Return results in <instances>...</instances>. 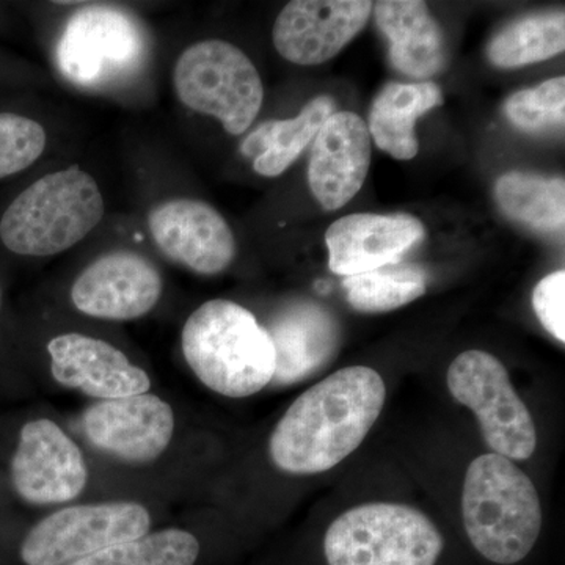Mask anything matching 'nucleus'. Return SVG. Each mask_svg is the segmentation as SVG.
Masks as SVG:
<instances>
[{
	"mask_svg": "<svg viewBox=\"0 0 565 565\" xmlns=\"http://www.w3.org/2000/svg\"><path fill=\"white\" fill-rule=\"evenodd\" d=\"M444 537L412 505L367 503L349 509L323 541L329 565H435Z\"/></svg>",
	"mask_w": 565,
	"mask_h": 565,
	"instance_id": "obj_5",
	"label": "nucleus"
},
{
	"mask_svg": "<svg viewBox=\"0 0 565 565\" xmlns=\"http://www.w3.org/2000/svg\"><path fill=\"white\" fill-rule=\"evenodd\" d=\"M148 226L159 250L193 273L221 274L236 256L228 222L202 200H167L152 207Z\"/></svg>",
	"mask_w": 565,
	"mask_h": 565,
	"instance_id": "obj_12",
	"label": "nucleus"
},
{
	"mask_svg": "<svg viewBox=\"0 0 565 565\" xmlns=\"http://www.w3.org/2000/svg\"><path fill=\"white\" fill-rule=\"evenodd\" d=\"M145 54L139 22L114 7L77 10L57 46L63 76L84 88H104L131 76Z\"/></svg>",
	"mask_w": 565,
	"mask_h": 565,
	"instance_id": "obj_8",
	"label": "nucleus"
},
{
	"mask_svg": "<svg viewBox=\"0 0 565 565\" xmlns=\"http://www.w3.org/2000/svg\"><path fill=\"white\" fill-rule=\"evenodd\" d=\"M504 111L512 125L526 132H542L564 126V77L545 81L531 90L514 93L505 102Z\"/></svg>",
	"mask_w": 565,
	"mask_h": 565,
	"instance_id": "obj_27",
	"label": "nucleus"
},
{
	"mask_svg": "<svg viewBox=\"0 0 565 565\" xmlns=\"http://www.w3.org/2000/svg\"><path fill=\"white\" fill-rule=\"evenodd\" d=\"M444 104V93L434 82H390L370 110V129L375 145L393 158L408 161L418 154L415 122L426 111Z\"/></svg>",
	"mask_w": 565,
	"mask_h": 565,
	"instance_id": "obj_20",
	"label": "nucleus"
},
{
	"mask_svg": "<svg viewBox=\"0 0 565 565\" xmlns=\"http://www.w3.org/2000/svg\"><path fill=\"white\" fill-rule=\"evenodd\" d=\"M46 145L41 122L18 111L0 110V181L31 169Z\"/></svg>",
	"mask_w": 565,
	"mask_h": 565,
	"instance_id": "obj_26",
	"label": "nucleus"
},
{
	"mask_svg": "<svg viewBox=\"0 0 565 565\" xmlns=\"http://www.w3.org/2000/svg\"><path fill=\"white\" fill-rule=\"evenodd\" d=\"M103 217L98 182L70 167L44 174L11 200L0 215V244L13 255L46 258L79 244Z\"/></svg>",
	"mask_w": 565,
	"mask_h": 565,
	"instance_id": "obj_4",
	"label": "nucleus"
},
{
	"mask_svg": "<svg viewBox=\"0 0 565 565\" xmlns=\"http://www.w3.org/2000/svg\"><path fill=\"white\" fill-rule=\"evenodd\" d=\"M334 114L330 96H318L291 120L263 122L244 140L241 151L253 158V169L262 177L275 178L285 173L315 140L327 118Z\"/></svg>",
	"mask_w": 565,
	"mask_h": 565,
	"instance_id": "obj_21",
	"label": "nucleus"
},
{
	"mask_svg": "<svg viewBox=\"0 0 565 565\" xmlns=\"http://www.w3.org/2000/svg\"><path fill=\"white\" fill-rule=\"evenodd\" d=\"M96 448L125 462L145 463L169 448L174 430L172 407L156 394L99 401L82 416Z\"/></svg>",
	"mask_w": 565,
	"mask_h": 565,
	"instance_id": "obj_14",
	"label": "nucleus"
},
{
	"mask_svg": "<svg viewBox=\"0 0 565 565\" xmlns=\"http://www.w3.org/2000/svg\"><path fill=\"white\" fill-rule=\"evenodd\" d=\"M88 468L79 446L51 419L24 424L11 459L14 492L31 504H55L84 492Z\"/></svg>",
	"mask_w": 565,
	"mask_h": 565,
	"instance_id": "obj_10",
	"label": "nucleus"
},
{
	"mask_svg": "<svg viewBox=\"0 0 565 565\" xmlns=\"http://www.w3.org/2000/svg\"><path fill=\"white\" fill-rule=\"evenodd\" d=\"M181 345L193 374L222 396H252L273 382L269 333L252 311L232 300H210L196 308L182 329Z\"/></svg>",
	"mask_w": 565,
	"mask_h": 565,
	"instance_id": "obj_2",
	"label": "nucleus"
},
{
	"mask_svg": "<svg viewBox=\"0 0 565 565\" xmlns=\"http://www.w3.org/2000/svg\"><path fill=\"white\" fill-rule=\"evenodd\" d=\"M200 555L195 535L163 530L109 546L70 565H193Z\"/></svg>",
	"mask_w": 565,
	"mask_h": 565,
	"instance_id": "obj_25",
	"label": "nucleus"
},
{
	"mask_svg": "<svg viewBox=\"0 0 565 565\" xmlns=\"http://www.w3.org/2000/svg\"><path fill=\"white\" fill-rule=\"evenodd\" d=\"M375 22L390 43L394 68L414 79H429L448 63L444 31L426 2L382 0L374 3Z\"/></svg>",
	"mask_w": 565,
	"mask_h": 565,
	"instance_id": "obj_19",
	"label": "nucleus"
},
{
	"mask_svg": "<svg viewBox=\"0 0 565 565\" xmlns=\"http://www.w3.org/2000/svg\"><path fill=\"white\" fill-rule=\"evenodd\" d=\"M371 166V134L353 111H334L315 137L308 184L322 207L337 211L363 188Z\"/></svg>",
	"mask_w": 565,
	"mask_h": 565,
	"instance_id": "obj_15",
	"label": "nucleus"
},
{
	"mask_svg": "<svg viewBox=\"0 0 565 565\" xmlns=\"http://www.w3.org/2000/svg\"><path fill=\"white\" fill-rule=\"evenodd\" d=\"M494 199L512 221L541 233H559L565 223L564 178L505 173L494 184Z\"/></svg>",
	"mask_w": 565,
	"mask_h": 565,
	"instance_id": "obj_22",
	"label": "nucleus"
},
{
	"mask_svg": "<svg viewBox=\"0 0 565 565\" xmlns=\"http://www.w3.org/2000/svg\"><path fill=\"white\" fill-rule=\"evenodd\" d=\"M55 381L87 396L109 401L148 393L151 381L115 345L81 333L55 337L47 344Z\"/></svg>",
	"mask_w": 565,
	"mask_h": 565,
	"instance_id": "obj_17",
	"label": "nucleus"
},
{
	"mask_svg": "<svg viewBox=\"0 0 565 565\" xmlns=\"http://www.w3.org/2000/svg\"><path fill=\"white\" fill-rule=\"evenodd\" d=\"M449 393L471 408L486 444L509 460H526L537 446L531 412L515 393L504 364L484 351L460 353L448 370Z\"/></svg>",
	"mask_w": 565,
	"mask_h": 565,
	"instance_id": "obj_7",
	"label": "nucleus"
},
{
	"mask_svg": "<svg viewBox=\"0 0 565 565\" xmlns=\"http://www.w3.org/2000/svg\"><path fill=\"white\" fill-rule=\"evenodd\" d=\"M386 388L377 371L351 366L300 394L269 440L274 463L286 473L332 470L363 444L384 411Z\"/></svg>",
	"mask_w": 565,
	"mask_h": 565,
	"instance_id": "obj_1",
	"label": "nucleus"
},
{
	"mask_svg": "<svg viewBox=\"0 0 565 565\" xmlns=\"http://www.w3.org/2000/svg\"><path fill=\"white\" fill-rule=\"evenodd\" d=\"M266 330L275 351L270 384L302 382L323 370L340 351V323L326 307L310 300L282 308Z\"/></svg>",
	"mask_w": 565,
	"mask_h": 565,
	"instance_id": "obj_18",
	"label": "nucleus"
},
{
	"mask_svg": "<svg viewBox=\"0 0 565 565\" xmlns=\"http://www.w3.org/2000/svg\"><path fill=\"white\" fill-rule=\"evenodd\" d=\"M162 291V275L147 256L117 250L99 256L76 278L71 300L92 318L132 321L150 313Z\"/></svg>",
	"mask_w": 565,
	"mask_h": 565,
	"instance_id": "obj_11",
	"label": "nucleus"
},
{
	"mask_svg": "<svg viewBox=\"0 0 565 565\" xmlns=\"http://www.w3.org/2000/svg\"><path fill=\"white\" fill-rule=\"evenodd\" d=\"M348 302L362 313H385L414 302L426 292V274L412 264H392L343 281Z\"/></svg>",
	"mask_w": 565,
	"mask_h": 565,
	"instance_id": "obj_24",
	"label": "nucleus"
},
{
	"mask_svg": "<svg viewBox=\"0 0 565 565\" xmlns=\"http://www.w3.org/2000/svg\"><path fill=\"white\" fill-rule=\"evenodd\" d=\"M533 307L546 332L565 343V273L546 275L533 292Z\"/></svg>",
	"mask_w": 565,
	"mask_h": 565,
	"instance_id": "obj_28",
	"label": "nucleus"
},
{
	"mask_svg": "<svg viewBox=\"0 0 565 565\" xmlns=\"http://www.w3.org/2000/svg\"><path fill=\"white\" fill-rule=\"evenodd\" d=\"M178 98L191 110L210 115L232 136H241L258 117L264 87L258 70L239 47L222 40L192 44L173 71Z\"/></svg>",
	"mask_w": 565,
	"mask_h": 565,
	"instance_id": "obj_6",
	"label": "nucleus"
},
{
	"mask_svg": "<svg viewBox=\"0 0 565 565\" xmlns=\"http://www.w3.org/2000/svg\"><path fill=\"white\" fill-rule=\"evenodd\" d=\"M423 239V223L414 215H345L326 233L330 270L351 277L399 264Z\"/></svg>",
	"mask_w": 565,
	"mask_h": 565,
	"instance_id": "obj_16",
	"label": "nucleus"
},
{
	"mask_svg": "<svg viewBox=\"0 0 565 565\" xmlns=\"http://www.w3.org/2000/svg\"><path fill=\"white\" fill-rule=\"evenodd\" d=\"M0 310H2V288H0Z\"/></svg>",
	"mask_w": 565,
	"mask_h": 565,
	"instance_id": "obj_29",
	"label": "nucleus"
},
{
	"mask_svg": "<svg viewBox=\"0 0 565 565\" xmlns=\"http://www.w3.org/2000/svg\"><path fill=\"white\" fill-rule=\"evenodd\" d=\"M373 7L367 0H294L275 21V50L296 65H321L363 31Z\"/></svg>",
	"mask_w": 565,
	"mask_h": 565,
	"instance_id": "obj_13",
	"label": "nucleus"
},
{
	"mask_svg": "<svg viewBox=\"0 0 565 565\" xmlns=\"http://www.w3.org/2000/svg\"><path fill=\"white\" fill-rule=\"evenodd\" d=\"M564 50L565 17L561 10L512 22L493 36L487 55L498 68H519L548 61Z\"/></svg>",
	"mask_w": 565,
	"mask_h": 565,
	"instance_id": "obj_23",
	"label": "nucleus"
},
{
	"mask_svg": "<svg viewBox=\"0 0 565 565\" xmlns=\"http://www.w3.org/2000/svg\"><path fill=\"white\" fill-rule=\"evenodd\" d=\"M465 531L494 564L530 555L542 530V505L530 476L500 455L479 456L468 467L462 493Z\"/></svg>",
	"mask_w": 565,
	"mask_h": 565,
	"instance_id": "obj_3",
	"label": "nucleus"
},
{
	"mask_svg": "<svg viewBox=\"0 0 565 565\" xmlns=\"http://www.w3.org/2000/svg\"><path fill=\"white\" fill-rule=\"evenodd\" d=\"M150 512L143 505L118 503L74 505L41 520L25 535V565H70L109 546L148 534Z\"/></svg>",
	"mask_w": 565,
	"mask_h": 565,
	"instance_id": "obj_9",
	"label": "nucleus"
}]
</instances>
